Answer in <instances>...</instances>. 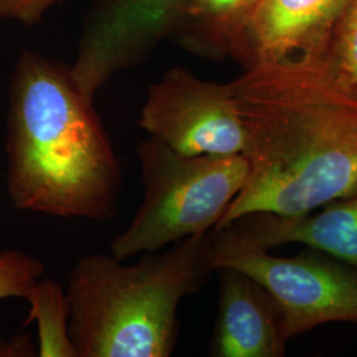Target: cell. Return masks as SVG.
<instances>
[{"mask_svg": "<svg viewBox=\"0 0 357 357\" xmlns=\"http://www.w3.org/2000/svg\"><path fill=\"white\" fill-rule=\"evenodd\" d=\"M220 273L216 323L209 355L213 357H283L289 340L281 311L271 295L236 268Z\"/></svg>", "mask_w": 357, "mask_h": 357, "instance_id": "obj_9", "label": "cell"}, {"mask_svg": "<svg viewBox=\"0 0 357 357\" xmlns=\"http://www.w3.org/2000/svg\"><path fill=\"white\" fill-rule=\"evenodd\" d=\"M56 1L59 0H0V17L33 24Z\"/></svg>", "mask_w": 357, "mask_h": 357, "instance_id": "obj_15", "label": "cell"}, {"mask_svg": "<svg viewBox=\"0 0 357 357\" xmlns=\"http://www.w3.org/2000/svg\"><path fill=\"white\" fill-rule=\"evenodd\" d=\"M209 261L215 271H243L271 295L287 340L323 324L357 326V270L332 257L271 255L225 225L211 230Z\"/></svg>", "mask_w": 357, "mask_h": 357, "instance_id": "obj_5", "label": "cell"}, {"mask_svg": "<svg viewBox=\"0 0 357 357\" xmlns=\"http://www.w3.org/2000/svg\"><path fill=\"white\" fill-rule=\"evenodd\" d=\"M321 59L332 76L357 96V0H351L333 28Z\"/></svg>", "mask_w": 357, "mask_h": 357, "instance_id": "obj_13", "label": "cell"}, {"mask_svg": "<svg viewBox=\"0 0 357 357\" xmlns=\"http://www.w3.org/2000/svg\"><path fill=\"white\" fill-rule=\"evenodd\" d=\"M139 125L150 137L187 155L243 153L246 132L228 84L172 68L150 86Z\"/></svg>", "mask_w": 357, "mask_h": 357, "instance_id": "obj_6", "label": "cell"}, {"mask_svg": "<svg viewBox=\"0 0 357 357\" xmlns=\"http://www.w3.org/2000/svg\"><path fill=\"white\" fill-rule=\"evenodd\" d=\"M7 188L22 211L60 218L116 217L122 169L100 116L70 69L19 59L10 90Z\"/></svg>", "mask_w": 357, "mask_h": 357, "instance_id": "obj_2", "label": "cell"}, {"mask_svg": "<svg viewBox=\"0 0 357 357\" xmlns=\"http://www.w3.org/2000/svg\"><path fill=\"white\" fill-rule=\"evenodd\" d=\"M137 151L143 200L110 243L121 261L215 229L248 176L243 153L187 155L151 137Z\"/></svg>", "mask_w": 357, "mask_h": 357, "instance_id": "obj_4", "label": "cell"}, {"mask_svg": "<svg viewBox=\"0 0 357 357\" xmlns=\"http://www.w3.org/2000/svg\"><path fill=\"white\" fill-rule=\"evenodd\" d=\"M26 301L31 311L24 326L38 323V356L76 357L69 336V305L61 284L41 278Z\"/></svg>", "mask_w": 357, "mask_h": 357, "instance_id": "obj_12", "label": "cell"}, {"mask_svg": "<svg viewBox=\"0 0 357 357\" xmlns=\"http://www.w3.org/2000/svg\"><path fill=\"white\" fill-rule=\"evenodd\" d=\"M38 348H35L31 339L26 335H19L13 340H0V356H36Z\"/></svg>", "mask_w": 357, "mask_h": 357, "instance_id": "obj_16", "label": "cell"}, {"mask_svg": "<svg viewBox=\"0 0 357 357\" xmlns=\"http://www.w3.org/2000/svg\"><path fill=\"white\" fill-rule=\"evenodd\" d=\"M211 231L134 265L113 255L81 257L70 270L69 336L76 357H168L178 337V305L215 271Z\"/></svg>", "mask_w": 357, "mask_h": 357, "instance_id": "obj_3", "label": "cell"}, {"mask_svg": "<svg viewBox=\"0 0 357 357\" xmlns=\"http://www.w3.org/2000/svg\"><path fill=\"white\" fill-rule=\"evenodd\" d=\"M259 0H185L174 31L196 53L234 59Z\"/></svg>", "mask_w": 357, "mask_h": 357, "instance_id": "obj_11", "label": "cell"}, {"mask_svg": "<svg viewBox=\"0 0 357 357\" xmlns=\"http://www.w3.org/2000/svg\"><path fill=\"white\" fill-rule=\"evenodd\" d=\"M185 0H106L79 44L70 75L89 100L174 31Z\"/></svg>", "mask_w": 357, "mask_h": 357, "instance_id": "obj_7", "label": "cell"}, {"mask_svg": "<svg viewBox=\"0 0 357 357\" xmlns=\"http://www.w3.org/2000/svg\"><path fill=\"white\" fill-rule=\"evenodd\" d=\"M351 0H259L234 59L257 63L323 57Z\"/></svg>", "mask_w": 357, "mask_h": 357, "instance_id": "obj_8", "label": "cell"}, {"mask_svg": "<svg viewBox=\"0 0 357 357\" xmlns=\"http://www.w3.org/2000/svg\"><path fill=\"white\" fill-rule=\"evenodd\" d=\"M228 225L264 249L299 243L357 270V192L305 215L252 213Z\"/></svg>", "mask_w": 357, "mask_h": 357, "instance_id": "obj_10", "label": "cell"}, {"mask_svg": "<svg viewBox=\"0 0 357 357\" xmlns=\"http://www.w3.org/2000/svg\"><path fill=\"white\" fill-rule=\"evenodd\" d=\"M44 273V264L32 255L16 250L0 253V301L26 299Z\"/></svg>", "mask_w": 357, "mask_h": 357, "instance_id": "obj_14", "label": "cell"}, {"mask_svg": "<svg viewBox=\"0 0 357 357\" xmlns=\"http://www.w3.org/2000/svg\"><path fill=\"white\" fill-rule=\"evenodd\" d=\"M248 176L216 228L252 213L298 216L357 192V96L321 57L257 63L230 82Z\"/></svg>", "mask_w": 357, "mask_h": 357, "instance_id": "obj_1", "label": "cell"}]
</instances>
